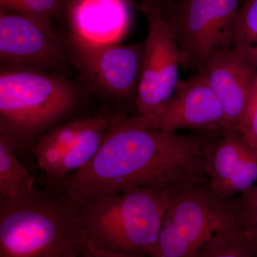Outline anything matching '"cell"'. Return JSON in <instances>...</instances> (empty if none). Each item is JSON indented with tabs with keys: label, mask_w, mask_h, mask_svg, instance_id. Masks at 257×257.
Listing matches in <instances>:
<instances>
[{
	"label": "cell",
	"mask_w": 257,
	"mask_h": 257,
	"mask_svg": "<svg viewBox=\"0 0 257 257\" xmlns=\"http://www.w3.org/2000/svg\"><path fill=\"white\" fill-rule=\"evenodd\" d=\"M215 133H170L140 115L121 114L87 165L45 187L94 199L142 187L209 184L206 152Z\"/></svg>",
	"instance_id": "obj_1"
},
{
	"label": "cell",
	"mask_w": 257,
	"mask_h": 257,
	"mask_svg": "<svg viewBox=\"0 0 257 257\" xmlns=\"http://www.w3.org/2000/svg\"><path fill=\"white\" fill-rule=\"evenodd\" d=\"M86 93L46 71L5 64L0 71V136L24 165L36 167L39 138L59 125L82 119Z\"/></svg>",
	"instance_id": "obj_2"
},
{
	"label": "cell",
	"mask_w": 257,
	"mask_h": 257,
	"mask_svg": "<svg viewBox=\"0 0 257 257\" xmlns=\"http://www.w3.org/2000/svg\"><path fill=\"white\" fill-rule=\"evenodd\" d=\"M64 196L87 231L89 257L153 256L170 191L142 187L94 199Z\"/></svg>",
	"instance_id": "obj_3"
},
{
	"label": "cell",
	"mask_w": 257,
	"mask_h": 257,
	"mask_svg": "<svg viewBox=\"0 0 257 257\" xmlns=\"http://www.w3.org/2000/svg\"><path fill=\"white\" fill-rule=\"evenodd\" d=\"M89 257L87 231L64 193L34 186L0 200V257Z\"/></svg>",
	"instance_id": "obj_4"
},
{
	"label": "cell",
	"mask_w": 257,
	"mask_h": 257,
	"mask_svg": "<svg viewBox=\"0 0 257 257\" xmlns=\"http://www.w3.org/2000/svg\"><path fill=\"white\" fill-rule=\"evenodd\" d=\"M59 37L88 92L114 105L118 112L138 115L135 103L145 41L127 45L101 43L72 32H64Z\"/></svg>",
	"instance_id": "obj_5"
},
{
	"label": "cell",
	"mask_w": 257,
	"mask_h": 257,
	"mask_svg": "<svg viewBox=\"0 0 257 257\" xmlns=\"http://www.w3.org/2000/svg\"><path fill=\"white\" fill-rule=\"evenodd\" d=\"M225 218L224 203L213 195L209 184L176 187L170 191L152 257H199Z\"/></svg>",
	"instance_id": "obj_6"
},
{
	"label": "cell",
	"mask_w": 257,
	"mask_h": 257,
	"mask_svg": "<svg viewBox=\"0 0 257 257\" xmlns=\"http://www.w3.org/2000/svg\"><path fill=\"white\" fill-rule=\"evenodd\" d=\"M140 9L147 18L148 35L135 104L138 115L152 125L175 92L184 56L162 4L143 0Z\"/></svg>",
	"instance_id": "obj_7"
},
{
	"label": "cell",
	"mask_w": 257,
	"mask_h": 257,
	"mask_svg": "<svg viewBox=\"0 0 257 257\" xmlns=\"http://www.w3.org/2000/svg\"><path fill=\"white\" fill-rule=\"evenodd\" d=\"M243 0H168L162 5L184 56L182 68L197 69L209 55L231 47Z\"/></svg>",
	"instance_id": "obj_8"
},
{
	"label": "cell",
	"mask_w": 257,
	"mask_h": 257,
	"mask_svg": "<svg viewBox=\"0 0 257 257\" xmlns=\"http://www.w3.org/2000/svg\"><path fill=\"white\" fill-rule=\"evenodd\" d=\"M121 113L104 107L88 117L64 123L42 135L33 155L36 167L52 185L87 165L101 147L108 128Z\"/></svg>",
	"instance_id": "obj_9"
},
{
	"label": "cell",
	"mask_w": 257,
	"mask_h": 257,
	"mask_svg": "<svg viewBox=\"0 0 257 257\" xmlns=\"http://www.w3.org/2000/svg\"><path fill=\"white\" fill-rule=\"evenodd\" d=\"M206 170L213 195L225 200L257 182V148L233 126H225L212 137L206 152Z\"/></svg>",
	"instance_id": "obj_10"
},
{
	"label": "cell",
	"mask_w": 257,
	"mask_h": 257,
	"mask_svg": "<svg viewBox=\"0 0 257 257\" xmlns=\"http://www.w3.org/2000/svg\"><path fill=\"white\" fill-rule=\"evenodd\" d=\"M0 58L5 64L46 72L59 70L69 61L59 36L23 15L2 10Z\"/></svg>",
	"instance_id": "obj_11"
},
{
	"label": "cell",
	"mask_w": 257,
	"mask_h": 257,
	"mask_svg": "<svg viewBox=\"0 0 257 257\" xmlns=\"http://www.w3.org/2000/svg\"><path fill=\"white\" fill-rule=\"evenodd\" d=\"M152 126L170 133L184 128L213 133L226 126V122L220 103L207 79L197 72L179 81L173 95Z\"/></svg>",
	"instance_id": "obj_12"
},
{
	"label": "cell",
	"mask_w": 257,
	"mask_h": 257,
	"mask_svg": "<svg viewBox=\"0 0 257 257\" xmlns=\"http://www.w3.org/2000/svg\"><path fill=\"white\" fill-rule=\"evenodd\" d=\"M197 69L207 79L220 103L226 126L239 128L257 69L231 46L213 51Z\"/></svg>",
	"instance_id": "obj_13"
},
{
	"label": "cell",
	"mask_w": 257,
	"mask_h": 257,
	"mask_svg": "<svg viewBox=\"0 0 257 257\" xmlns=\"http://www.w3.org/2000/svg\"><path fill=\"white\" fill-rule=\"evenodd\" d=\"M130 0H67L72 32L87 40L115 43L130 25Z\"/></svg>",
	"instance_id": "obj_14"
},
{
	"label": "cell",
	"mask_w": 257,
	"mask_h": 257,
	"mask_svg": "<svg viewBox=\"0 0 257 257\" xmlns=\"http://www.w3.org/2000/svg\"><path fill=\"white\" fill-rule=\"evenodd\" d=\"M224 201L225 224L237 236L247 257H257V182L238 195Z\"/></svg>",
	"instance_id": "obj_15"
},
{
	"label": "cell",
	"mask_w": 257,
	"mask_h": 257,
	"mask_svg": "<svg viewBox=\"0 0 257 257\" xmlns=\"http://www.w3.org/2000/svg\"><path fill=\"white\" fill-rule=\"evenodd\" d=\"M35 179L5 138L0 136V200L30 192Z\"/></svg>",
	"instance_id": "obj_16"
},
{
	"label": "cell",
	"mask_w": 257,
	"mask_h": 257,
	"mask_svg": "<svg viewBox=\"0 0 257 257\" xmlns=\"http://www.w3.org/2000/svg\"><path fill=\"white\" fill-rule=\"evenodd\" d=\"M231 47L257 69V0H243L233 27Z\"/></svg>",
	"instance_id": "obj_17"
},
{
	"label": "cell",
	"mask_w": 257,
	"mask_h": 257,
	"mask_svg": "<svg viewBox=\"0 0 257 257\" xmlns=\"http://www.w3.org/2000/svg\"><path fill=\"white\" fill-rule=\"evenodd\" d=\"M67 0H0L2 11L23 15L38 24L50 34H55L51 21L62 8Z\"/></svg>",
	"instance_id": "obj_18"
},
{
	"label": "cell",
	"mask_w": 257,
	"mask_h": 257,
	"mask_svg": "<svg viewBox=\"0 0 257 257\" xmlns=\"http://www.w3.org/2000/svg\"><path fill=\"white\" fill-rule=\"evenodd\" d=\"M199 257H247V254L236 236L223 226L203 246Z\"/></svg>",
	"instance_id": "obj_19"
},
{
	"label": "cell",
	"mask_w": 257,
	"mask_h": 257,
	"mask_svg": "<svg viewBox=\"0 0 257 257\" xmlns=\"http://www.w3.org/2000/svg\"><path fill=\"white\" fill-rule=\"evenodd\" d=\"M238 130L251 144L257 137V73L253 80L247 106Z\"/></svg>",
	"instance_id": "obj_20"
},
{
	"label": "cell",
	"mask_w": 257,
	"mask_h": 257,
	"mask_svg": "<svg viewBox=\"0 0 257 257\" xmlns=\"http://www.w3.org/2000/svg\"><path fill=\"white\" fill-rule=\"evenodd\" d=\"M251 145H252L253 146H254L255 147H256V148H257V137H256V138L254 140H253L252 143H251Z\"/></svg>",
	"instance_id": "obj_21"
},
{
	"label": "cell",
	"mask_w": 257,
	"mask_h": 257,
	"mask_svg": "<svg viewBox=\"0 0 257 257\" xmlns=\"http://www.w3.org/2000/svg\"><path fill=\"white\" fill-rule=\"evenodd\" d=\"M152 1L157 2V3H165V2H167V0H152Z\"/></svg>",
	"instance_id": "obj_22"
}]
</instances>
